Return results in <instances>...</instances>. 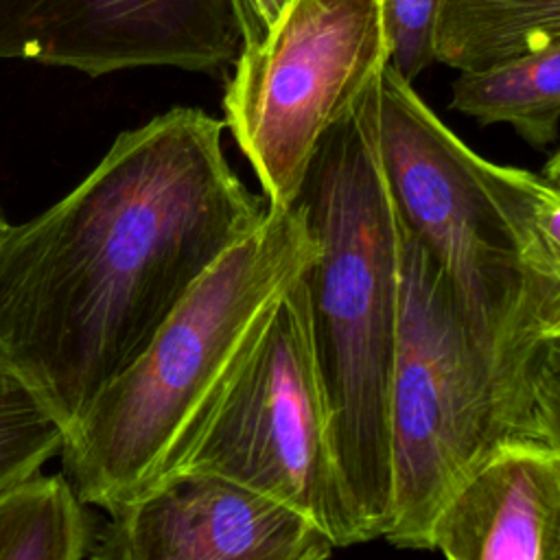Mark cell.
Here are the masks:
<instances>
[{
	"label": "cell",
	"mask_w": 560,
	"mask_h": 560,
	"mask_svg": "<svg viewBox=\"0 0 560 560\" xmlns=\"http://www.w3.org/2000/svg\"><path fill=\"white\" fill-rule=\"evenodd\" d=\"M442 0H383L389 66L407 81L435 63V31Z\"/></svg>",
	"instance_id": "2e32d148"
},
{
	"label": "cell",
	"mask_w": 560,
	"mask_h": 560,
	"mask_svg": "<svg viewBox=\"0 0 560 560\" xmlns=\"http://www.w3.org/2000/svg\"><path fill=\"white\" fill-rule=\"evenodd\" d=\"M258 11L267 24V28L271 26V22L282 13V9L289 4V0H256Z\"/></svg>",
	"instance_id": "ffe728a7"
},
{
	"label": "cell",
	"mask_w": 560,
	"mask_h": 560,
	"mask_svg": "<svg viewBox=\"0 0 560 560\" xmlns=\"http://www.w3.org/2000/svg\"><path fill=\"white\" fill-rule=\"evenodd\" d=\"M431 549L451 560H560V446L538 429L497 438L440 508Z\"/></svg>",
	"instance_id": "30bf717a"
},
{
	"label": "cell",
	"mask_w": 560,
	"mask_h": 560,
	"mask_svg": "<svg viewBox=\"0 0 560 560\" xmlns=\"http://www.w3.org/2000/svg\"><path fill=\"white\" fill-rule=\"evenodd\" d=\"M529 400L536 429L560 446V385L534 363L529 365Z\"/></svg>",
	"instance_id": "e0dca14e"
},
{
	"label": "cell",
	"mask_w": 560,
	"mask_h": 560,
	"mask_svg": "<svg viewBox=\"0 0 560 560\" xmlns=\"http://www.w3.org/2000/svg\"><path fill=\"white\" fill-rule=\"evenodd\" d=\"M462 160L503 219L521 267L551 300L560 319V186L542 173L497 164L466 142Z\"/></svg>",
	"instance_id": "4fadbf2b"
},
{
	"label": "cell",
	"mask_w": 560,
	"mask_h": 560,
	"mask_svg": "<svg viewBox=\"0 0 560 560\" xmlns=\"http://www.w3.org/2000/svg\"><path fill=\"white\" fill-rule=\"evenodd\" d=\"M234 9H236V18L241 24V33H243V46H252L262 42V37L267 35V24L258 11L256 0H232Z\"/></svg>",
	"instance_id": "ac0fdd59"
},
{
	"label": "cell",
	"mask_w": 560,
	"mask_h": 560,
	"mask_svg": "<svg viewBox=\"0 0 560 560\" xmlns=\"http://www.w3.org/2000/svg\"><path fill=\"white\" fill-rule=\"evenodd\" d=\"M319 252L302 210L271 206L192 284L144 352L66 431L61 472L107 514L177 472Z\"/></svg>",
	"instance_id": "7a4b0ae2"
},
{
	"label": "cell",
	"mask_w": 560,
	"mask_h": 560,
	"mask_svg": "<svg viewBox=\"0 0 560 560\" xmlns=\"http://www.w3.org/2000/svg\"><path fill=\"white\" fill-rule=\"evenodd\" d=\"M332 538L306 514L210 470H179L109 514L98 560H322Z\"/></svg>",
	"instance_id": "9c48e42d"
},
{
	"label": "cell",
	"mask_w": 560,
	"mask_h": 560,
	"mask_svg": "<svg viewBox=\"0 0 560 560\" xmlns=\"http://www.w3.org/2000/svg\"><path fill=\"white\" fill-rule=\"evenodd\" d=\"M532 363L560 385V335L538 339Z\"/></svg>",
	"instance_id": "d6986e66"
},
{
	"label": "cell",
	"mask_w": 560,
	"mask_h": 560,
	"mask_svg": "<svg viewBox=\"0 0 560 560\" xmlns=\"http://www.w3.org/2000/svg\"><path fill=\"white\" fill-rule=\"evenodd\" d=\"M376 77L324 136L295 199L319 245L304 282L337 462L365 542L383 538L392 512L400 328V219L378 147Z\"/></svg>",
	"instance_id": "3957f363"
},
{
	"label": "cell",
	"mask_w": 560,
	"mask_h": 560,
	"mask_svg": "<svg viewBox=\"0 0 560 560\" xmlns=\"http://www.w3.org/2000/svg\"><path fill=\"white\" fill-rule=\"evenodd\" d=\"M451 107L481 125H510L527 144L547 147L560 125V44L459 72Z\"/></svg>",
	"instance_id": "8fae6325"
},
{
	"label": "cell",
	"mask_w": 560,
	"mask_h": 560,
	"mask_svg": "<svg viewBox=\"0 0 560 560\" xmlns=\"http://www.w3.org/2000/svg\"><path fill=\"white\" fill-rule=\"evenodd\" d=\"M510 431H536L529 394L508 383L475 341L440 267L400 221V328L389 387L392 512L383 538L400 549H431L440 508L486 448Z\"/></svg>",
	"instance_id": "277c9868"
},
{
	"label": "cell",
	"mask_w": 560,
	"mask_h": 560,
	"mask_svg": "<svg viewBox=\"0 0 560 560\" xmlns=\"http://www.w3.org/2000/svg\"><path fill=\"white\" fill-rule=\"evenodd\" d=\"M241 48L232 0H0V59L88 77L142 66L221 72Z\"/></svg>",
	"instance_id": "ba28073f"
},
{
	"label": "cell",
	"mask_w": 560,
	"mask_h": 560,
	"mask_svg": "<svg viewBox=\"0 0 560 560\" xmlns=\"http://www.w3.org/2000/svg\"><path fill=\"white\" fill-rule=\"evenodd\" d=\"M179 470L219 472L271 494L315 521L337 549L365 542L337 462L304 273Z\"/></svg>",
	"instance_id": "8992f818"
},
{
	"label": "cell",
	"mask_w": 560,
	"mask_h": 560,
	"mask_svg": "<svg viewBox=\"0 0 560 560\" xmlns=\"http://www.w3.org/2000/svg\"><path fill=\"white\" fill-rule=\"evenodd\" d=\"M223 129L173 107L122 131L68 195L0 241V359L66 431L262 219Z\"/></svg>",
	"instance_id": "6da1fadb"
},
{
	"label": "cell",
	"mask_w": 560,
	"mask_h": 560,
	"mask_svg": "<svg viewBox=\"0 0 560 560\" xmlns=\"http://www.w3.org/2000/svg\"><path fill=\"white\" fill-rule=\"evenodd\" d=\"M383 0H289L243 46L223 122L271 206H293L324 136L387 66Z\"/></svg>",
	"instance_id": "52a82bcc"
},
{
	"label": "cell",
	"mask_w": 560,
	"mask_h": 560,
	"mask_svg": "<svg viewBox=\"0 0 560 560\" xmlns=\"http://www.w3.org/2000/svg\"><path fill=\"white\" fill-rule=\"evenodd\" d=\"M549 335H560V319H556L551 326H547L545 332L540 335V339H542V337H549Z\"/></svg>",
	"instance_id": "7402d4cb"
},
{
	"label": "cell",
	"mask_w": 560,
	"mask_h": 560,
	"mask_svg": "<svg viewBox=\"0 0 560 560\" xmlns=\"http://www.w3.org/2000/svg\"><path fill=\"white\" fill-rule=\"evenodd\" d=\"M542 175H545L549 182H553L556 186H560V149L547 160V164H545V168H542Z\"/></svg>",
	"instance_id": "44dd1931"
},
{
	"label": "cell",
	"mask_w": 560,
	"mask_h": 560,
	"mask_svg": "<svg viewBox=\"0 0 560 560\" xmlns=\"http://www.w3.org/2000/svg\"><path fill=\"white\" fill-rule=\"evenodd\" d=\"M63 442L59 418L0 359V490L39 472Z\"/></svg>",
	"instance_id": "9a60e30c"
},
{
	"label": "cell",
	"mask_w": 560,
	"mask_h": 560,
	"mask_svg": "<svg viewBox=\"0 0 560 560\" xmlns=\"http://www.w3.org/2000/svg\"><path fill=\"white\" fill-rule=\"evenodd\" d=\"M560 44V0H442L435 61L481 70Z\"/></svg>",
	"instance_id": "7c38bea8"
},
{
	"label": "cell",
	"mask_w": 560,
	"mask_h": 560,
	"mask_svg": "<svg viewBox=\"0 0 560 560\" xmlns=\"http://www.w3.org/2000/svg\"><path fill=\"white\" fill-rule=\"evenodd\" d=\"M11 230V223L4 219V214L0 212V241L7 236V232Z\"/></svg>",
	"instance_id": "603a6c76"
},
{
	"label": "cell",
	"mask_w": 560,
	"mask_h": 560,
	"mask_svg": "<svg viewBox=\"0 0 560 560\" xmlns=\"http://www.w3.org/2000/svg\"><path fill=\"white\" fill-rule=\"evenodd\" d=\"M376 125L400 221L440 267L475 341L529 394L536 343L558 311L521 267L503 219L462 160L464 140L389 63L376 77Z\"/></svg>",
	"instance_id": "5b68a950"
},
{
	"label": "cell",
	"mask_w": 560,
	"mask_h": 560,
	"mask_svg": "<svg viewBox=\"0 0 560 560\" xmlns=\"http://www.w3.org/2000/svg\"><path fill=\"white\" fill-rule=\"evenodd\" d=\"M96 532L63 472H33L0 490V560L92 558Z\"/></svg>",
	"instance_id": "5bb4252c"
}]
</instances>
